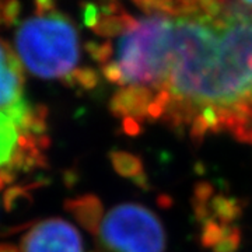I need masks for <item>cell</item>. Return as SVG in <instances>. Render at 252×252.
<instances>
[{
  "mask_svg": "<svg viewBox=\"0 0 252 252\" xmlns=\"http://www.w3.org/2000/svg\"><path fill=\"white\" fill-rule=\"evenodd\" d=\"M241 1H244L245 4H250V6H252V0H241Z\"/></svg>",
  "mask_w": 252,
  "mask_h": 252,
  "instance_id": "obj_11",
  "label": "cell"
},
{
  "mask_svg": "<svg viewBox=\"0 0 252 252\" xmlns=\"http://www.w3.org/2000/svg\"><path fill=\"white\" fill-rule=\"evenodd\" d=\"M23 64L7 42L0 39V111L13 112L27 105Z\"/></svg>",
  "mask_w": 252,
  "mask_h": 252,
  "instance_id": "obj_7",
  "label": "cell"
},
{
  "mask_svg": "<svg viewBox=\"0 0 252 252\" xmlns=\"http://www.w3.org/2000/svg\"><path fill=\"white\" fill-rule=\"evenodd\" d=\"M0 252H18V248L10 244H0Z\"/></svg>",
  "mask_w": 252,
  "mask_h": 252,
  "instance_id": "obj_10",
  "label": "cell"
},
{
  "mask_svg": "<svg viewBox=\"0 0 252 252\" xmlns=\"http://www.w3.org/2000/svg\"><path fill=\"white\" fill-rule=\"evenodd\" d=\"M97 252H164L165 231L150 209L137 203L112 207L94 231Z\"/></svg>",
  "mask_w": 252,
  "mask_h": 252,
  "instance_id": "obj_5",
  "label": "cell"
},
{
  "mask_svg": "<svg viewBox=\"0 0 252 252\" xmlns=\"http://www.w3.org/2000/svg\"><path fill=\"white\" fill-rule=\"evenodd\" d=\"M147 121L195 143L221 133L252 143V13L174 21L170 67Z\"/></svg>",
  "mask_w": 252,
  "mask_h": 252,
  "instance_id": "obj_1",
  "label": "cell"
},
{
  "mask_svg": "<svg viewBox=\"0 0 252 252\" xmlns=\"http://www.w3.org/2000/svg\"><path fill=\"white\" fill-rule=\"evenodd\" d=\"M67 209L83 227L94 233L102 219V206L95 196H83L67 202Z\"/></svg>",
  "mask_w": 252,
  "mask_h": 252,
  "instance_id": "obj_8",
  "label": "cell"
},
{
  "mask_svg": "<svg viewBox=\"0 0 252 252\" xmlns=\"http://www.w3.org/2000/svg\"><path fill=\"white\" fill-rule=\"evenodd\" d=\"M112 161L118 172L124 175H130V177H140L142 165H140L139 158H136L135 156L119 152L112 156Z\"/></svg>",
  "mask_w": 252,
  "mask_h": 252,
  "instance_id": "obj_9",
  "label": "cell"
},
{
  "mask_svg": "<svg viewBox=\"0 0 252 252\" xmlns=\"http://www.w3.org/2000/svg\"><path fill=\"white\" fill-rule=\"evenodd\" d=\"M18 252H84L83 238L74 225L63 219H45L23 235Z\"/></svg>",
  "mask_w": 252,
  "mask_h": 252,
  "instance_id": "obj_6",
  "label": "cell"
},
{
  "mask_svg": "<svg viewBox=\"0 0 252 252\" xmlns=\"http://www.w3.org/2000/svg\"><path fill=\"white\" fill-rule=\"evenodd\" d=\"M118 32L112 45H95L90 52L112 84L144 89L153 97L170 67L174 20L161 14L129 20L118 24Z\"/></svg>",
  "mask_w": 252,
  "mask_h": 252,
  "instance_id": "obj_2",
  "label": "cell"
},
{
  "mask_svg": "<svg viewBox=\"0 0 252 252\" xmlns=\"http://www.w3.org/2000/svg\"><path fill=\"white\" fill-rule=\"evenodd\" d=\"M46 109L28 102L23 108L0 111V192L23 175L46 165L49 136Z\"/></svg>",
  "mask_w": 252,
  "mask_h": 252,
  "instance_id": "obj_4",
  "label": "cell"
},
{
  "mask_svg": "<svg viewBox=\"0 0 252 252\" xmlns=\"http://www.w3.org/2000/svg\"><path fill=\"white\" fill-rule=\"evenodd\" d=\"M21 64L35 77L59 80L72 87L93 89L95 72L80 69V44L70 20L56 11H39L27 18L16 32Z\"/></svg>",
  "mask_w": 252,
  "mask_h": 252,
  "instance_id": "obj_3",
  "label": "cell"
}]
</instances>
